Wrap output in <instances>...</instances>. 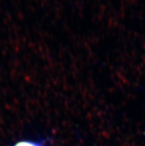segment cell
<instances>
[{
    "mask_svg": "<svg viewBox=\"0 0 145 146\" xmlns=\"http://www.w3.org/2000/svg\"><path fill=\"white\" fill-rule=\"evenodd\" d=\"M13 146H44L41 142L33 140H21L15 143Z\"/></svg>",
    "mask_w": 145,
    "mask_h": 146,
    "instance_id": "cell-1",
    "label": "cell"
}]
</instances>
